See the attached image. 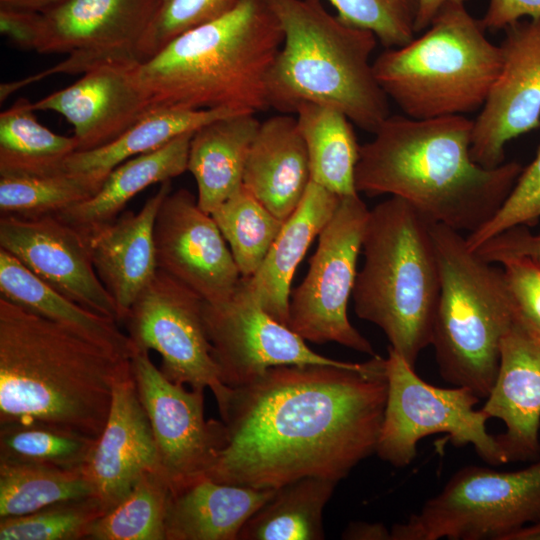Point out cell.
Returning a JSON list of instances; mask_svg holds the SVG:
<instances>
[{
  "label": "cell",
  "mask_w": 540,
  "mask_h": 540,
  "mask_svg": "<svg viewBox=\"0 0 540 540\" xmlns=\"http://www.w3.org/2000/svg\"><path fill=\"white\" fill-rule=\"evenodd\" d=\"M387 392L379 355L269 368L218 408L227 440L206 478L258 489L306 476L339 482L376 453Z\"/></svg>",
  "instance_id": "6da1fadb"
},
{
  "label": "cell",
  "mask_w": 540,
  "mask_h": 540,
  "mask_svg": "<svg viewBox=\"0 0 540 540\" xmlns=\"http://www.w3.org/2000/svg\"><path fill=\"white\" fill-rule=\"evenodd\" d=\"M473 120L465 115L415 119L390 115L360 145L358 193L401 198L430 221L472 233L501 207L523 167L485 168L470 153Z\"/></svg>",
  "instance_id": "7a4b0ae2"
},
{
  "label": "cell",
  "mask_w": 540,
  "mask_h": 540,
  "mask_svg": "<svg viewBox=\"0 0 540 540\" xmlns=\"http://www.w3.org/2000/svg\"><path fill=\"white\" fill-rule=\"evenodd\" d=\"M131 358L0 297V424L97 439Z\"/></svg>",
  "instance_id": "3957f363"
},
{
  "label": "cell",
  "mask_w": 540,
  "mask_h": 540,
  "mask_svg": "<svg viewBox=\"0 0 540 540\" xmlns=\"http://www.w3.org/2000/svg\"><path fill=\"white\" fill-rule=\"evenodd\" d=\"M283 33L266 0H242L139 65L151 109H269L268 78Z\"/></svg>",
  "instance_id": "277c9868"
},
{
  "label": "cell",
  "mask_w": 540,
  "mask_h": 540,
  "mask_svg": "<svg viewBox=\"0 0 540 540\" xmlns=\"http://www.w3.org/2000/svg\"><path fill=\"white\" fill-rule=\"evenodd\" d=\"M266 2L283 33L268 78L269 109L289 114L304 102L328 105L374 134L390 116L371 61L376 36L330 13L323 0Z\"/></svg>",
  "instance_id": "5b68a950"
},
{
  "label": "cell",
  "mask_w": 540,
  "mask_h": 540,
  "mask_svg": "<svg viewBox=\"0 0 540 540\" xmlns=\"http://www.w3.org/2000/svg\"><path fill=\"white\" fill-rule=\"evenodd\" d=\"M431 225L394 196L369 210L352 292L356 315L378 326L412 367L431 344L441 288Z\"/></svg>",
  "instance_id": "8992f818"
},
{
  "label": "cell",
  "mask_w": 540,
  "mask_h": 540,
  "mask_svg": "<svg viewBox=\"0 0 540 540\" xmlns=\"http://www.w3.org/2000/svg\"><path fill=\"white\" fill-rule=\"evenodd\" d=\"M465 4L443 8L409 43L387 48L373 61L375 77L403 112L415 119L480 110L499 74V45Z\"/></svg>",
  "instance_id": "52a82bcc"
},
{
  "label": "cell",
  "mask_w": 540,
  "mask_h": 540,
  "mask_svg": "<svg viewBox=\"0 0 540 540\" xmlns=\"http://www.w3.org/2000/svg\"><path fill=\"white\" fill-rule=\"evenodd\" d=\"M431 231L441 281L431 340L438 369L446 382L486 398L516 318L504 272L472 251L459 231L435 222Z\"/></svg>",
  "instance_id": "ba28073f"
},
{
  "label": "cell",
  "mask_w": 540,
  "mask_h": 540,
  "mask_svg": "<svg viewBox=\"0 0 540 540\" xmlns=\"http://www.w3.org/2000/svg\"><path fill=\"white\" fill-rule=\"evenodd\" d=\"M540 519V460L514 471L469 465L406 522L391 540H509Z\"/></svg>",
  "instance_id": "9c48e42d"
},
{
  "label": "cell",
  "mask_w": 540,
  "mask_h": 540,
  "mask_svg": "<svg viewBox=\"0 0 540 540\" xmlns=\"http://www.w3.org/2000/svg\"><path fill=\"white\" fill-rule=\"evenodd\" d=\"M388 392L376 454L395 467L409 465L417 455L418 442L445 433L457 446L472 444L488 464L508 462L497 437L486 429L489 416L475 409L480 398L462 386L441 388L419 377L400 354L388 348Z\"/></svg>",
  "instance_id": "30bf717a"
},
{
  "label": "cell",
  "mask_w": 540,
  "mask_h": 540,
  "mask_svg": "<svg viewBox=\"0 0 540 540\" xmlns=\"http://www.w3.org/2000/svg\"><path fill=\"white\" fill-rule=\"evenodd\" d=\"M368 215L359 194L341 197L318 235L306 276L291 290L288 326L305 341L335 342L374 357L371 343L347 315Z\"/></svg>",
  "instance_id": "8fae6325"
},
{
  "label": "cell",
  "mask_w": 540,
  "mask_h": 540,
  "mask_svg": "<svg viewBox=\"0 0 540 540\" xmlns=\"http://www.w3.org/2000/svg\"><path fill=\"white\" fill-rule=\"evenodd\" d=\"M205 300L191 288L157 270L122 322L136 351L155 350L164 376L191 389L209 388L221 407L230 394L212 357L203 309Z\"/></svg>",
  "instance_id": "7c38bea8"
},
{
  "label": "cell",
  "mask_w": 540,
  "mask_h": 540,
  "mask_svg": "<svg viewBox=\"0 0 540 540\" xmlns=\"http://www.w3.org/2000/svg\"><path fill=\"white\" fill-rule=\"evenodd\" d=\"M140 401L147 413L157 453V470L178 491L205 478L226 444L223 421L206 419L204 390H187L167 379L147 351L131 359Z\"/></svg>",
  "instance_id": "4fadbf2b"
},
{
  "label": "cell",
  "mask_w": 540,
  "mask_h": 540,
  "mask_svg": "<svg viewBox=\"0 0 540 540\" xmlns=\"http://www.w3.org/2000/svg\"><path fill=\"white\" fill-rule=\"evenodd\" d=\"M155 0H65L41 13L36 52L67 54L66 60L27 78L7 84L13 93L57 73L79 74L98 65L137 60Z\"/></svg>",
  "instance_id": "5bb4252c"
},
{
  "label": "cell",
  "mask_w": 540,
  "mask_h": 540,
  "mask_svg": "<svg viewBox=\"0 0 540 540\" xmlns=\"http://www.w3.org/2000/svg\"><path fill=\"white\" fill-rule=\"evenodd\" d=\"M203 319L212 357L223 384L235 388L281 365H340L320 355L289 326L253 298L244 280L224 301H205Z\"/></svg>",
  "instance_id": "9a60e30c"
},
{
  "label": "cell",
  "mask_w": 540,
  "mask_h": 540,
  "mask_svg": "<svg viewBox=\"0 0 540 540\" xmlns=\"http://www.w3.org/2000/svg\"><path fill=\"white\" fill-rule=\"evenodd\" d=\"M504 30L499 74L473 120L470 153L485 168L502 165L506 144L540 127V18Z\"/></svg>",
  "instance_id": "2e32d148"
},
{
  "label": "cell",
  "mask_w": 540,
  "mask_h": 540,
  "mask_svg": "<svg viewBox=\"0 0 540 540\" xmlns=\"http://www.w3.org/2000/svg\"><path fill=\"white\" fill-rule=\"evenodd\" d=\"M158 270L179 280L208 303L229 298L241 274L211 214L190 191H170L154 224Z\"/></svg>",
  "instance_id": "e0dca14e"
},
{
  "label": "cell",
  "mask_w": 540,
  "mask_h": 540,
  "mask_svg": "<svg viewBox=\"0 0 540 540\" xmlns=\"http://www.w3.org/2000/svg\"><path fill=\"white\" fill-rule=\"evenodd\" d=\"M0 248L62 295L118 322L116 304L95 271L84 235L56 215H1Z\"/></svg>",
  "instance_id": "ac0fdd59"
},
{
  "label": "cell",
  "mask_w": 540,
  "mask_h": 540,
  "mask_svg": "<svg viewBox=\"0 0 540 540\" xmlns=\"http://www.w3.org/2000/svg\"><path fill=\"white\" fill-rule=\"evenodd\" d=\"M137 60L93 67L70 86L32 102L35 111L62 115L74 129L77 151L104 146L127 131L150 109Z\"/></svg>",
  "instance_id": "d6986e66"
},
{
  "label": "cell",
  "mask_w": 540,
  "mask_h": 540,
  "mask_svg": "<svg viewBox=\"0 0 540 540\" xmlns=\"http://www.w3.org/2000/svg\"><path fill=\"white\" fill-rule=\"evenodd\" d=\"M83 470L106 512L130 493L144 473L157 470L154 436L133 374L115 387L107 422Z\"/></svg>",
  "instance_id": "ffe728a7"
},
{
  "label": "cell",
  "mask_w": 540,
  "mask_h": 540,
  "mask_svg": "<svg viewBox=\"0 0 540 540\" xmlns=\"http://www.w3.org/2000/svg\"><path fill=\"white\" fill-rule=\"evenodd\" d=\"M481 409L505 423L496 437L508 462L540 458V342L517 318L502 340L498 373Z\"/></svg>",
  "instance_id": "44dd1931"
},
{
  "label": "cell",
  "mask_w": 540,
  "mask_h": 540,
  "mask_svg": "<svg viewBox=\"0 0 540 540\" xmlns=\"http://www.w3.org/2000/svg\"><path fill=\"white\" fill-rule=\"evenodd\" d=\"M170 191L171 180L163 182L137 213L126 211L83 234L95 271L116 304L118 323L158 270L154 224Z\"/></svg>",
  "instance_id": "7402d4cb"
},
{
  "label": "cell",
  "mask_w": 540,
  "mask_h": 540,
  "mask_svg": "<svg viewBox=\"0 0 540 540\" xmlns=\"http://www.w3.org/2000/svg\"><path fill=\"white\" fill-rule=\"evenodd\" d=\"M310 182L308 153L296 117L281 113L260 122L245 162L244 187L285 221Z\"/></svg>",
  "instance_id": "603a6c76"
},
{
  "label": "cell",
  "mask_w": 540,
  "mask_h": 540,
  "mask_svg": "<svg viewBox=\"0 0 540 540\" xmlns=\"http://www.w3.org/2000/svg\"><path fill=\"white\" fill-rule=\"evenodd\" d=\"M341 197L311 181L292 214L272 243L262 264L242 278L256 302L288 326L291 283L313 239L334 214Z\"/></svg>",
  "instance_id": "cb8c5ba5"
},
{
  "label": "cell",
  "mask_w": 540,
  "mask_h": 540,
  "mask_svg": "<svg viewBox=\"0 0 540 540\" xmlns=\"http://www.w3.org/2000/svg\"><path fill=\"white\" fill-rule=\"evenodd\" d=\"M274 492L206 477L170 492L165 540H237L246 521Z\"/></svg>",
  "instance_id": "d4e9b609"
},
{
  "label": "cell",
  "mask_w": 540,
  "mask_h": 540,
  "mask_svg": "<svg viewBox=\"0 0 540 540\" xmlns=\"http://www.w3.org/2000/svg\"><path fill=\"white\" fill-rule=\"evenodd\" d=\"M255 113L215 119L194 131L187 171L197 185V202L211 214L243 185L249 148L259 128Z\"/></svg>",
  "instance_id": "484cf974"
},
{
  "label": "cell",
  "mask_w": 540,
  "mask_h": 540,
  "mask_svg": "<svg viewBox=\"0 0 540 540\" xmlns=\"http://www.w3.org/2000/svg\"><path fill=\"white\" fill-rule=\"evenodd\" d=\"M193 133H184L156 150L121 163L108 174L93 196L56 216L82 234L112 222L139 192L187 171Z\"/></svg>",
  "instance_id": "4316f807"
},
{
  "label": "cell",
  "mask_w": 540,
  "mask_h": 540,
  "mask_svg": "<svg viewBox=\"0 0 540 540\" xmlns=\"http://www.w3.org/2000/svg\"><path fill=\"white\" fill-rule=\"evenodd\" d=\"M0 297L58 323L78 335L128 358L136 349L114 319L93 312L62 295L0 248Z\"/></svg>",
  "instance_id": "83f0119b"
},
{
  "label": "cell",
  "mask_w": 540,
  "mask_h": 540,
  "mask_svg": "<svg viewBox=\"0 0 540 540\" xmlns=\"http://www.w3.org/2000/svg\"><path fill=\"white\" fill-rule=\"evenodd\" d=\"M224 109H150L114 141L93 150L75 151L64 162V169L104 182L108 174L126 160L156 150L174 138L197 130L221 117L237 114Z\"/></svg>",
  "instance_id": "f1b7e54d"
},
{
  "label": "cell",
  "mask_w": 540,
  "mask_h": 540,
  "mask_svg": "<svg viewBox=\"0 0 540 540\" xmlns=\"http://www.w3.org/2000/svg\"><path fill=\"white\" fill-rule=\"evenodd\" d=\"M294 114L306 145L311 181L340 197L359 194L355 168L359 159L352 122L337 108L311 102Z\"/></svg>",
  "instance_id": "f546056e"
},
{
  "label": "cell",
  "mask_w": 540,
  "mask_h": 540,
  "mask_svg": "<svg viewBox=\"0 0 540 540\" xmlns=\"http://www.w3.org/2000/svg\"><path fill=\"white\" fill-rule=\"evenodd\" d=\"M338 482L306 476L289 482L246 521L237 540H322L323 511Z\"/></svg>",
  "instance_id": "4dcf8cb0"
},
{
  "label": "cell",
  "mask_w": 540,
  "mask_h": 540,
  "mask_svg": "<svg viewBox=\"0 0 540 540\" xmlns=\"http://www.w3.org/2000/svg\"><path fill=\"white\" fill-rule=\"evenodd\" d=\"M32 102L19 98L0 114V174H46L64 169L77 151L74 136L58 135L35 117Z\"/></svg>",
  "instance_id": "1f68e13d"
},
{
  "label": "cell",
  "mask_w": 540,
  "mask_h": 540,
  "mask_svg": "<svg viewBox=\"0 0 540 540\" xmlns=\"http://www.w3.org/2000/svg\"><path fill=\"white\" fill-rule=\"evenodd\" d=\"M90 496L96 492L84 470L0 460V518Z\"/></svg>",
  "instance_id": "d6a6232c"
},
{
  "label": "cell",
  "mask_w": 540,
  "mask_h": 540,
  "mask_svg": "<svg viewBox=\"0 0 540 540\" xmlns=\"http://www.w3.org/2000/svg\"><path fill=\"white\" fill-rule=\"evenodd\" d=\"M103 183L65 169L46 174H0L1 215H56L93 196Z\"/></svg>",
  "instance_id": "836d02e7"
},
{
  "label": "cell",
  "mask_w": 540,
  "mask_h": 540,
  "mask_svg": "<svg viewBox=\"0 0 540 540\" xmlns=\"http://www.w3.org/2000/svg\"><path fill=\"white\" fill-rule=\"evenodd\" d=\"M242 278L255 274L284 221L267 209L244 185L211 213Z\"/></svg>",
  "instance_id": "e575fe53"
},
{
  "label": "cell",
  "mask_w": 540,
  "mask_h": 540,
  "mask_svg": "<svg viewBox=\"0 0 540 540\" xmlns=\"http://www.w3.org/2000/svg\"><path fill=\"white\" fill-rule=\"evenodd\" d=\"M170 489L156 471H148L113 509L88 527L90 540H165Z\"/></svg>",
  "instance_id": "d590c367"
},
{
  "label": "cell",
  "mask_w": 540,
  "mask_h": 540,
  "mask_svg": "<svg viewBox=\"0 0 540 540\" xmlns=\"http://www.w3.org/2000/svg\"><path fill=\"white\" fill-rule=\"evenodd\" d=\"M96 439L42 424H0V460L83 470Z\"/></svg>",
  "instance_id": "8d00e7d4"
},
{
  "label": "cell",
  "mask_w": 540,
  "mask_h": 540,
  "mask_svg": "<svg viewBox=\"0 0 540 540\" xmlns=\"http://www.w3.org/2000/svg\"><path fill=\"white\" fill-rule=\"evenodd\" d=\"M105 513L96 496L60 501L33 513L0 518V540L85 539L89 525Z\"/></svg>",
  "instance_id": "74e56055"
},
{
  "label": "cell",
  "mask_w": 540,
  "mask_h": 540,
  "mask_svg": "<svg viewBox=\"0 0 540 540\" xmlns=\"http://www.w3.org/2000/svg\"><path fill=\"white\" fill-rule=\"evenodd\" d=\"M242 0H155L154 11L138 47L144 62L180 34L215 20Z\"/></svg>",
  "instance_id": "f35d334b"
},
{
  "label": "cell",
  "mask_w": 540,
  "mask_h": 540,
  "mask_svg": "<svg viewBox=\"0 0 540 540\" xmlns=\"http://www.w3.org/2000/svg\"><path fill=\"white\" fill-rule=\"evenodd\" d=\"M323 1L343 21L371 31L386 49L403 46L416 36V0Z\"/></svg>",
  "instance_id": "ab89813d"
},
{
  "label": "cell",
  "mask_w": 540,
  "mask_h": 540,
  "mask_svg": "<svg viewBox=\"0 0 540 540\" xmlns=\"http://www.w3.org/2000/svg\"><path fill=\"white\" fill-rule=\"evenodd\" d=\"M540 220V147L534 160L523 168L498 211L465 239L475 251L481 244L515 226H535Z\"/></svg>",
  "instance_id": "60d3db41"
},
{
  "label": "cell",
  "mask_w": 540,
  "mask_h": 540,
  "mask_svg": "<svg viewBox=\"0 0 540 540\" xmlns=\"http://www.w3.org/2000/svg\"><path fill=\"white\" fill-rule=\"evenodd\" d=\"M501 264L516 318L540 342V262L514 257Z\"/></svg>",
  "instance_id": "b9f144b4"
},
{
  "label": "cell",
  "mask_w": 540,
  "mask_h": 540,
  "mask_svg": "<svg viewBox=\"0 0 540 540\" xmlns=\"http://www.w3.org/2000/svg\"><path fill=\"white\" fill-rule=\"evenodd\" d=\"M475 252L490 263H501L514 257L540 262V232L534 234L526 226H515L485 241Z\"/></svg>",
  "instance_id": "7bdbcfd3"
},
{
  "label": "cell",
  "mask_w": 540,
  "mask_h": 540,
  "mask_svg": "<svg viewBox=\"0 0 540 540\" xmlns=\"http://www.w3.org/2000/svg\"><path fill=\"white\" fill-rule=\"evenodd\" d=\"M41 27L42 14L39 12L0 7L1 34L18 48L36 50Z\"/></svg>",
  "instance_id": "ee69618b"
},
{
  "label": "cell",
  "mask_w": 540,
  "mask_h": 540,
  "mask_svg": "<svg viewBox=\"0 0 540 540\" xmlns=\"http://www.w3.org/2000/svg\"><path fill=\"white\" fill-rule=\"evenodd\" d=\"M526 16L540 18V0H489L480 21L486 30L498 31Z\"/></svg>",
  "instance_id": "f6af8a7d"
},
{
  "label": "cell",
  "mask_w": 540,
  "mask_h": 540,
  "mask_svg": "<svg viewBox=\"0 0 540 540\" xmlns=\"http://www.w3.org/2000/svg\"><path fill=\"white\" fill-rule=\"evenodd\" d=\"M348 540H391V530L382 523L351 522L342 533Z\"/></svg>",
  "instance_id": "bcb514c9"
},
{
  "label": "cell",
  "mask_w": 540,
  "mask_h": 540,
  "mask_svg": "<svg viewBox=\"0 0 540 540\" xmlns=\"http://www.w3.org/2000/svg\"><path fill=\"white\" fill-rule=\"evenodd\" d=\"M467 0H416V34L426 30L438 13L451 4H465Z\"/></svg>",
  "instance_id": "7dc6e473"
},
{
  "label": "cell",
  "mask_w": 540,
  "mask_h": 540,
  "mask_svg": "<svg viewBox=\"0 0 540 540\" xmlns=\"http://www.w3.org/2000/svg\"><path fill=\"white\" fill-rule=\"evenodd\" d=\"M65 0H0V7H10L43 13Z\"/></svg>",
  "instance_id": "c3c4849f"
},
{
  "label": "cell",
  "mask_w": 540,
  "mask_h": 540,
  "mask_svg": "<svg viewBox=\"0 0 540 540\" xmlns=\"http://www.w3.org/2000/svg\"><path fill=\"white\" fill-rule=\"evenodd\" d=\"M509 540H540V519L513 533Z\"/></svg>",
  "instance_id": "681fc988"
}]
</instances>
